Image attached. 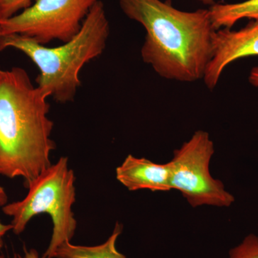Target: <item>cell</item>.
I'll return each mask as SVG.
<instances>
[{
  "mask_svg": "<svg viewBox=\"0 0 258 258\" xmlns=\"http://www.w3.org/2000/svg\"><path fill=\"white\" fill-rule=\"evenodd\" d=\"M76 176L69 167L68 157H62L42 171L27 186L23 200L3 207L5 215L11 217L13 232L20 235L32 218L42 213L52 220V237L41 258H53L56 249L71 242L76 233L77 221L72 210L76 203Z\"/></svg>",
  "mask_w": 258,
  "mask_h": 258,
  "instance_id": "277c9868",
  "label": "cell"
},
{
  "mask_svg": "<svg viewBox=\"0 0 258 258\" xmlns=\"http://www.w3.org/2000/svg\"><path fill=\"white\" fill-rule=\"evenodd\" d=\"M122 230L123 226L117 222L111 235L99 245H76L66 242L56 249L53 258H126L117 250L115 246Z\"/></svg>",
  "mask_w": 258,
  "mask_h": 258,
  "instance_id": "9c48e42d",
  "label": "cell"
},
{
  "mask_svg": "<svg viewBox=\"0 0 258 258\" xmlns=\"http://www.w3.org/2000/svg\"><path fill=\"white\" fill-rule=\"evenodd\" d=\"M98 0H35L29 8L0 21V35L17 34L46 45L67 42L81 30Z\"/></svg>",
  "mask_w": 258,
  "mask_h": 258,
  "instance_id": "8992f818",
  "label": "cell"
},
{
  "mask_svg": "<svg viewBox=\"0 0 258 258\" xmlns=\"http://www.w3.org/2000/svg\"><path fill=\"white\" fill-rule=\"evenodd\" d=\"M34 0H0V21L8 20L29 8Z\"/></svg>",
  "mask_w": 258,
  "mask_h": 258,
  "instance_id": "7c38bea8",
  "label": "cell"
},
{
  "mask_svg": "<svg viewBox=\"0 0 258 258\" xmlns=\"http://www.w3.org/2000/svg\"><path fill=\"white\" fill-rule=\"evenodd\" d=\"M215 153L213 142L205 131H197L189 141L174 151L171 164V189L179 191L192 208L209 205L229 208L235 197L223 182L210 174Z\"/></svg>",
  "mask_w": 258,
  "mask_h": 258,
  "instance_id": "5b68a950",
  "label": "cell"
},
{
  "mask_svg": "<svg viewBox=\"0 0 258 258\" xmlns=\"http://www.w3.org/2000/svg\"><path fill=\"white\" fill-rule=\"evenodd\" d=\"M171 174L170 161L157 164L131 154L115 170L117 180L129 191H170Z\"/></svg>",
  "mask_w": 258,
  "mask_h": 258,
  "instance_id": "ba28073f",
  "label": "cell"
},
{
  "mask_svg": "<svg viewBox=\"0 0 258 258\" xmlns=\"http://www.w3.org/2000/svg\"><path fill=\"white\" fill-rule=\"evenodd\" d=\"M229 258H258V235L249 234L229 251Z\"/></svg>",
  "mask_w": 258,
  "mask_h": 258,
  "instance_id": "8fae6325",
  "label": "cell"
},
{
  "mask_svg": "<svg viewBox=\"0 0 258 258\" xmlns=\"http://www.w3.org/2000/svg\"><path fill=\"white\" fill-rule=\"evenodd\" d=\"M249 82L254 87H258V66L252 68L249 74Z\"/></svg>",
  "mask_w": 258,
  "mask_h": 258,
  "instance_id": "5bb4252c",
  "label": "cell"
},
{
  "mask_svg": "<svg viewBox=\"0 0 258 258\" xmlns=\"http://www.w3.org/2000/svg\"><path fill=\"white\" fill-rule=\"evenodd\" d=\"M48 95L22 68L0 69V176L20 177L25 187L51 165Z\"/></svg>",
  "mask_w": 258,
  "mask_h": 258,
  "instance_id": "7a4b0ae2",
  "label": "cell"
},
{
  "mask_svg": "<svg viewBox=\"0 0 258 258\" xmlns=\"http://www.w3.org/2000/svg\"><path fill=\"white\" fill-rule=\"evenodd\" d=\"M251 56H258V20L239 30H216L213 36V53L203 79L207 87L210 90L216 87L228 64Z\"/></svg>",
  "mask_w": 258,
  "mask_h": 258,
  "instance_id": "52a82bcc",
  "label": "cell"
},
{
  "mask_svg": "<svg viewBox=\"0 0 258 258\" xmlns=\"http://www.w3.org/2000/svg\"><path fill=\"white\" fill-rule=\"evenodd\" d=\"M8 198L7 195L6 191L3 186H0V207L5 206L8 203ZM13 227L12 224L10 225H5V224L2 223L0 221V249L3 248V237L5 235L8 233L10 230H13Z\"/></svg>",
  "mask_w": 258,
  "mask_h": 258,
  "instance_id": "4fadbf2b",
  "label": "cell"
},
{
  "mask_svg": "<svg viewBox=\"0 0 258 258\" xmlns=\"http://www.w3.org/2000/svg\"><path fill=\"white\" fill-rule=\"evenodd\" d=\"M14 258H40V257L36 249H30V250H27L25 249V255L23 257L20 254H15Z\"/></svg>",
  "mask_w": 258,
  "mask_h": 258,
  "instance_id": "9a60e30c",
  "label": "cell"
},
{
  "mask_svg": "<svg viewBox=\"0 0 258 258\" xmlns=\"http://www.w3.org/2000/svg\"><path fill=\"white\" fill-rule=\"evenodd\" d=\"M0 258H5V257L3 255H0Z\"/></svg>",
  "mask_w": 258,
  "mask_h": 258,
  "instance_id": "e0dca14e",
  "label": "cell"
},
{
  "mask_svg": "<svg viewBox=\"0 0 258 258\" xmlns=\"http://www.w3.org/2000/svg\"><path fill=\"white\" fill-rule=\"evenodd\" d=\"M198 1L201 2L203 4L210 5V6L215 4V0H198Z\"/></svg>",
  "mask_w": 258,
  "mask_h": 258,
  "instance_id": "2e32d148",
  "label": "cell"
},
{
  "mask_svg": "<svg viewBox=\"0 0 258 258\" xmlns=\"http://www.w3.org/2000/svg\"><path fill=\"white\" fill-rule=\"evenodd\" d=\"M119 5L145 28L141 55L159 76L188 83L204 79L216 31L209 9L181 11L161 0H119Z\"/></svg>",
  "mask_w": 258,
  "mask_h": 258,
  "instance_id": "6da1fadb",
  "label": "cell"
},
{
  "mask_svg": "<svg viewBox=\"0 0 258 258\" xmlns=\"http://www.w3.org/2000/svg\"><path fill=\"white\" fill-rule=\"evenodd\" d=\"M109 34L104 5L98 0L79 33L60 46L47 47L28 37L11 34L0 35V51L15 48L25 53L40 71L35 80L37 86L57 103H66L74 101L81 86V69L102 55Z\"/></svg>",
  "mask_w": 258,
  "mask_h": 258,
  "instance_id": "3957f363",
  "label": "cell"
},
{
  "mask_svg": "<svg viewBox=\"0 0 258 258\" xmlns=\"http://www.w3.org/2000/svg\"><path fill=\"white\" fill-rule=\"evenodd\" d=\"M209 10L215 30L231 29L242 19L258 20V0H246L234 4H214Z\"/></svg>",
  "mask_w": 258,
  "mask_h": 258,
  "instance_id": "30bf717a",
  "label": "cell"
}]
</instances>
